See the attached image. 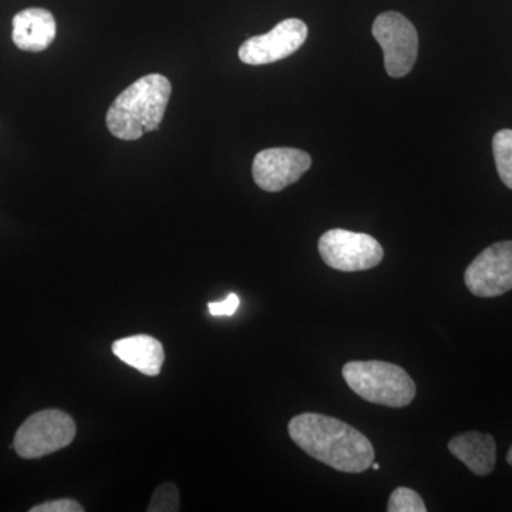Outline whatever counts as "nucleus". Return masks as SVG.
Returning <instances> with one entry per match:
<instances>
[{
	"label": "nucleus",
	"instance_id": "nucleus-1",
	"mask_svg": "<svg viewBox=\"0 0 512 512\" xmlns=\"http://www.w3.org/2000/svg\"><path fill=\"white\" fill-rule=\"evenodd\" d=\"M288 431L308 456L340 473H365L375 461V448L365 434L335 417L299 414L289 421Z\"/></svg>",
	"mask_w": 512,
	"mask_h": 512
},
{
	"label": "nucleus",
	"instance_id": "nucleus-2",
	"mask_svg": "<svg viewBox=\"0 0 512 512\" xmlns=\"http://www.w3.org/2000/svg\"><path fill=\"white\" fill-rule=\"evenodd\" d=\"M171 97V83L163 74L141 77L111 104L107 128L120 140L136 141L157 130Z\"/></svg>",
	"mask_w": 512,
	"mask_h": 512
},
{
	"label": "nucleus",
	"instance_id": "nucleus-3",
	"mask_svg": "<svg viewBox=\"0 0 512 512\" xmlns=\"http://www.w3.org/2000/svg\"><path fill=\"white\" fill-rule=\"evenodd\" d=\"M342 375L350 390L369 403L400 409L409 406L416 397L412 377L393 363L356 360L343 366Z\"/></svg>",
	"mask_w": 512,
	"mask_h": 512
},
{
	"label": "nucleus",
	"instance_id": "nucleus-4",
	"mask_svg": "<svg viewBox=\"0 0 512 512\" xmlns=\"http://www.w3.org/2000/svg\"><path fill=\"white\" fill-rule=\"evenodd\" d=\"M76 437V423L60 410H43L30 416L16 433L13 448L26 460L49 456L69 446Z\"/></svg>",
	"mask_w": 512,
	"mask_h": 512
},
{
	"label": "nucleus",
	"instance_id": "nucleus-5",
	"mask_svg": "<svg viewBox=\"0 0 512 512\" xmlns=\"http://www.w3.org/2000/svg\"><path fill=\"white\" fill-rule=\"evenodd\" d=\"M323 262L336 271L360 272L376 268L383 261L384 251L376 238L348 229H330L319 239Z\"/></svg>",
	"mask_w": 512,
	"mask_h": 512
},
{
	"label": "nucleus",
	"instance_id": "nucleus-6",
	"mask_svg": "<svg viewBox=\"0 0 512 512\" xmlns=\"http://www.w3.org/2000/svg\"><path fill=\"white\" fill-rule=\"evenodd\" d=\"M373 36L382 47L389 76H407L419 56V35L409 19L399 12H384L373 23Z\"/></svg>",
	"mask_w": 512,
	"mask_h": 512
},
{
	"label": "nucleus",
	"instance_id": "nucleus-7",
	"mask_svg": "<svg viewBox=\"0 0 512 512\" xmlns=\"http://www.w3.org/2000/svg\"><path fill=\"white\" fill-rule=\"evenodd\" d=\"M464 282L478 298H495L512 291V241L485 248L468 265Z\"/></svg>",
	"mask_w": 512,
	"mask_h": 512
},
{
	"label": "nucleus",
	"instance_id": "nucleus-8",
	"mask_svg": "<svg viewBox=\"0 0 512 512\" xmlns=\"http://www.w3.org/2000/svg\"><path fill=\"white\" fill-rule=\"evenodd\" d=\"M308 39V26L299 19H286L265 35L249 37L239 47V59L251 66L284 60L301 49Z\"/></svg>",
	"mask_w": 512,
	"mask_h": 512
},
{
	"label": "nucleus",
	"instance_id": "nucleus-9",
	"mask_svg": "<svg viewBox=\"0 0 512 512\" xmlns=\"http://www.w3.org/2000/svg\"><path fill=\"white\" fill-rule=\"evenodd\" d=\"M312 158L298 148H268L256 154L252 175L261 190L279 192L311 168Z\"/></svg>",
	"mask_w": 512,
	"mask_h": 512
},
{
	"label": "nucleus",
	"instance_id": "nucleus-10",
	"mask_svg": "<svg viewBox=\"0 0 512 512\" xmlns=\"http://www.w3.org/2000/svg\"><path fill=\"white\" fill-rule=\"evenodd\" d=\"M57 33L56 20L46 9L22 10L13 18V43L25 52H43Z\"/></svg>",
	"mask_w": 512,
	"mask_h": 512
},
{
	"label": "nucleus",
	"instance_id": "nucleus-11",
	"mask_svg": "<svg viewBox=\"0 0 512 512\" xmlns=\"http://www.w3.org/2000/svg\"><path fill=\"white\" fill-rule=\"evenodd\" d=\"M448 450L457 460L466 464L476 476L484 477L493 473L497 461V446L490 434L467 431L448 441Z\"/></svg>",
	"mask_w": 512,
	"mask_h": 512
},
{
	"label": "nucleus",
	"instance_id": "nucleus-12",
	"mask_svg": "<svg viewBox=\"0 0 512 512\" xmlns=\"http://www.w3.org/2000/svg\"><path fill=\"white\" fill-rule=\"evenodd\" d=\"M113 353L121 362L147 376L160 375L165 355L163 345L153 336L137 335L113 343Z\"/></svg>",
	"mask_w": 512,
	"mask_h": 512
},
{
	"label": "nucleus",
	"instance_id": "nucleus-13",
	"mask_svg": "<svg viewBox=\"0 0 512 512\" xmlns=\"http://www.w3.org/2000/svg\"><path fill=\"white\" fill-rule=\"evenodd\" d=\"M493 151L498 175L512 190V130H501L495 134Z\"/></svg>",
	"mask_w": 512,
	"mask_h": 512
},
{
	"label": "nucleus",
	"instance_id": "nucleus-14",
	"mask_svg": "<svg viewBox=\"0 0 512 512\" xmlns=\"http://www.w3.org/2000/svg\"><path fill=\"white\" fill-rule=\"evenodd\" d=\"M389 512H426V504L412 488L399 487L393 491L387 504Z\"/></svg>",
	"mask_w": 512,
	"mask_h": 512
},
{
	"label": "nucleus",
	"instance_id": "nucleus-15",
	"mask_svg": "<svg viewBox=\"0 0 512 512\" xmlns=\"http://www.w3.org/2000/svg\"><path fill=\"white\" fill-rule=\"evenodd\" d=\"M150 512H175L180 511V493L174 484L165 483L158 487L156 493L153 495L150 507Z\"/></svg>",
	"mask_w": 512,
	"mask_h": 512
},
{
	"label": "nucleus",
	"instance_id": "nucleus-16",
	"mask_svg": "<svg viewBox=\"0 0 512 512\" xmlns=\"http://www.w3.org/2000/svg\"><path fill=\"white\" fill-rule=\"evenodd\" d=\"M32 512H83L84 508L77 501L64 498V500L49 501L33 507Z\"/></svg>",
	"mask_w": 512,
	"mask_h": 512
},
{
	"label": "nucleus",
	"instance_id": "nucleus-17",
	"mask_svg": "<svg viewBox=\"0 0 512 512\" xmlns=\"http://www.w3.org/2000/svg\"><path fill=\"white\" fill-rule=\"evenodd\" d=\"M239 296L237 293H229L222 302H211L208 311L212 316H232L239 308Z\"/></svg>",
	"mask_w": 512,
	"mask_h": 512
},
{
	"label": "nucleus",
	"instance_id": "nucleus-18",
	"mask_svg": "<svg viewBox=\"0 0 512 512\" xmlns=\"http://www.w3.org/2000/svg\"><path fill=\"white\" fill-rule=\"evenodd\" d=\"M507 463L510 464V466L512 467V446L510 448V451H508V454H507Z\"/></svg>",
	"mask_w": 512,
	"mask_h": 512
},
{
	"label": "nucleus",
	"instance_id": "nucleus-19",
	"mask_svg": "<svg viewBox=\"0 0 512 512\" xmlns=\"http://www.w3.org/2000/svg\"><path fill=\"white\" fill-rule=\"evenodd\" d=\"M372 468H373V470L377 471V470H379L380 466H379V464H376L375 461H373Z\"/></svg>",
	"mask_w": 512,
	"mask_h": 512
}]
</instances>
